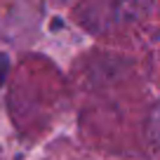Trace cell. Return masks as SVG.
Returning <instances> with one entry per match:
<instances>
[{"instance_id":"1","label":"cell","mask_w":160,"mask_h":160,"mask_svg":"<svg viewBox=\"0 0 160 160\" xmlns=\"http://www.w3.org/2000/svg\"><path fill=\"white\" fill-rule=\"evenodd\" d=\"M146 141L151 148L160 151V99L151 106L148 118H146Z\"/></svg>"}]
</instances>
